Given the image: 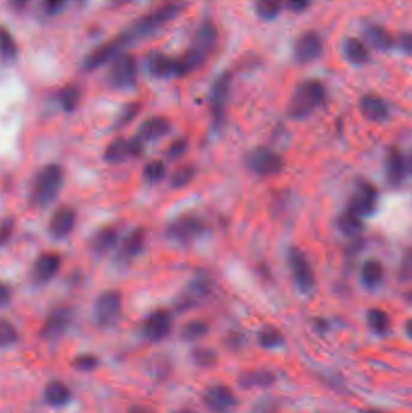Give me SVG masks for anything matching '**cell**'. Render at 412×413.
<instances>
[{
    "instance_id": "6da1fadb",
    "label": "cell",
    "mask_w": 412,
    "mask_h": 413,
    "mask_svg": "<svg viewBox=\"0 0 412 413\" xmlns=\"http://www.w3.org/2000/svg\"><path fill=\"white\" fill-rule=\"evenodd\" d=\"M184 8V3L175 1L164 5L153 12L143 16L112 40L87 53L83 60L81 68L86 71H92L107 65L108 62H112L120 53H123V50L131 44L141 40L143 37H149L161 27H164V24H169V21H172L183 11Z\"/></svg>"
},
{
    "instance_id": "7a4b0ae2",
    "label": "cell",
    "mask_w": 412,
    "mask_h": 413,
    "mask_svg": "<svg viewBox=\"0 0 412 413\" xmlns=\"http://www.w3.org/2000/svg\"><path fill=\"white\" fill-rule=\"evenodd\" d=\"M216 39L218 32L216 27L211 22L202 24L192 39L191 49L182 58L177 60L178 76H184L203 65L216 47Z\"/></svg>"
},
{
    "instance_id": "3957f363",
    "label": "cell",
    "mask_w": 412,
    "mask_h": 413,
    "mask_svg": "<svg viewBox=\"0 0 412 413\" xmlns=\"http://www.w3.org/2000/svg\"><path fill=\"white\" fill-rule=\"evenodd\" d=\"M325 90L323 85L316 80L300 84L291 96L288 112L293 119L301 120L309 117L324 102Z\"/></svg>"
},
{
    "instance_id": "277c9868",
    "label": "cell",
    "mask_w": 412,
    "mask_h": 413,
    "mask_svg": "<svg viewBox=\"0 0 412 413\" xmlns=\"http://www.w3.org/2000/svg\"><path fill=\"white\" fill-rule=\"evenodd\" d=\"M63 184V169L60 165L51 163L42 167L34 178L33 202L37 205H46L56 199Z\"/></svg>"
},
{
    "instance_id": "5b68a950",
    "label": "cell",
    "mask_w": 412,
    "mask_h": 413,
    "mask_svg": "<svg viewBox=\"0 0 412 413\" xmlns=\"http://www.w3.org/2000/svg\"><path fill=\"white\" fill-rule=\"evenodd\" d=\"M138 68L135 57L120 53L112 60L108 71V83L117 90H131L137 85Z\"/></svg>"
},
{
    "instance_id": "8992f818",
    "label": "cell",
    "mask_w": 412,
    "mask_h": 413,
    "mask_svg": "<svg viewBox=\"0 0 412 413\" xmlns=\"http://www.w3.org/2000/svg\"><path fill=\"white\" fill-rule=\"evenodd\" d=\"M121 312V294L117 290H107L99 295L94 303V321L99 328H110L120 319Z\"/></svg>"
},
{
    "instance_id": "52a82bcc",
    "label": "cell",
    "mask_w": 412,
    "mask_h": 413,
    "mask_svg": "<svg viewBox=\"0 0 412 413\" xmlns=\"http://www.w3.org/2000/svg\"><path fill=\"white\" fill-rule=\"evenodd\" d=\"M74 319L71 308L58 306L47 314L40 329V337L46 342H57L68 332Z\"/></svg>"
},
{
    "instance_id": "ba28073f",
    "label": "cell",
    "mask_w": 412,
    "mask_h": 413,
    "mask_svg": "<svg viewBox=\"0 0 412 413\" xmlns=\"http://www.w3.org/2000/svg\"><path fill=\"white\" fill-rule=\"evenodd\" d=\"M249 171L259 177H272L281 173L283 169V160L271 149L257 148L252 150L246 158Z\"/></svg>"
},
{
    "instance_id": "9c48e42d",
    "label": "cell",
    "mask_w": 412,
    "mask_h": 413,
    "mask_svg": "<svg viewBox=\"0 0 412 413\" xmlns=\"http://www.w3.org/2000/svg\"><path fill=\"white\" fill-rule=\"evenodd\" d=\"M202 401L212 413H232L239 405L232 389L225 385H212L202 393Z\"/></svg>"
},
{
    "instance_id": "30bf717a",
    "label": "cell",
    "mask_w": 412,
    "mask_h": 413,
    "mask_svg": "<svg viewBox=\"0 0 412 413\" xmlns=\"http://www.w3.org/2000/svg\"><path fill=\"white\" fill-rule=\"evenodd\" d=\"M288 262L298 289L302 294L311 293L314 289L316 280L314 269L309 265L306 255L298 248H291L288 253Z\"/></svg>"
},
{
    "instance_id": "8fae6325",
    "label": "cell",
    "mask_w": 412,
    "mask_h": 413,
    "mask_svg": "<svg viewBox=\"0 0 412 413\" xmlns=\"http://www.w3.org/2000/svg\"><path fill=\"white\" fill-rule=\"evenodd\" d=\"M173 325L172 316L167 311H155L148 316L143 326L141 334L144 339L153 344H159L169 336Z\"/></svg>"
},
{
    "instance_id": "7c38bea8",
    "label": "cell",
    "mask_w": 412,
    "mask_h": 413,
    "mask_svg": "<svg viewBox=\"0 0 412 413\" xmlns=\"http://www.w3.org/2000/svg\"><path fill=\"white\" fill-rule=\"evenodd\" d=\"M206 225L200 219L183 217L174 220L167 228V236L180 244H187L205 233Z\"/></svg>"
},
{
    "instance_id": "4fadbf2b",
    "label": "cell",
    "mask_w": 412,
    "mask_h": 413,
    "mask_svg": "<svg viewBox=\"0 0 412 413\" xmlns=\"http://www.w3.org/2000/svg\"><path fill=\"white\" fill-rule=\"evenodd\" d=\"M144 151V143L138 137L132 140L119 138L105 149L104 158L110 163H120L128 158H138Z\"/></svg>"
},
{
    "instance_id": "5bb4252c",
    "label": "cell",
    "mask_w": 412,
    "mask_h": 413,
    "mask_svg": "<svg viewBox=\"0 0 412 413\" xmlns=\"http://www.w3.org/2000/svg\"><path fill=\"white\" fill-rule=\"evenodd\" d=\"M377 202V191L374 186L366 181H361L357 185V190L352 197L348 210L357 214L361 219L370 217L374 213Z\"/></svg>"
},
{
    "instance_id": "9a60e30c",
    "label": "cell",
    "mask_w": 412,
    "mask_h": 413,
    "mask_svg": "<svg viewBox=\"0 0 412 413\" xmlns=\"http://www.w3.org/2000/svg\"><path fill=\"white\" fill-rule=\"evenodd\" d=\"M231 76L228 73L221 75L213 85L211 91V112L213 121L221 127L225 117V109L229 101Z\"/></svg>"
},
{
    "instance_id": "2e32d148",
    "label": "cell",
    "mask_w": 412,
    "mask_h": 413,
    "mask_svg": "<svg viewBox=\"0 0 412 413\" xmlns=\"http://www.w3.org/2000/svg\"><path fill=\"white\" fill-rule=\"evenodd\" d=\"M323 51V42L316 32H307L298 39L295 58L300 63H309L317 60Z\"/></svg>"
},
{
    "instance_id": "e0dca14e",
    "label": "cell",
    "mask_w": 412,
    "mask_h": 413,
    "mask_svg": "<svg viewBox=\"0 0 412 413\" xmlns=\"http://www.w3.org/2000/svg\"><path fill=\"white\" fill-rule=\"evenodd\" d=\"M61 256L56 253H45L37 258L33 266L34 282L46 284L51 280L61 269Z\"/></svg>"
},
{
    "instance_id": "ac0fdd59",
    "label": "cell",
    "mask_w": 412,
    "mask_h": 413,
    "mask_svg": "<svg viewBox=\"0 0 412 413\" xmlns=\"http://www.w3.org/2000/svg\"><path fill=\"white\" fill-rule=\"evenodd\" d=\"M276 382V375L268 369H254L241 372L237 383L243 389H265Z\"/></svg>"
},
{
    "instance_id": "d6986e66",
    "label": "cell",
    "mask_w": 412,
    "mask_h": 413,
    "mask_svg": "<svg viewBox=\"0 0 412 413\" xmlns=\"http://www.w3.org/2000/svg\"><path fill=\"white\" fill-rule=\"evenodd\" d=\"M386 173L389 185L399 187L408 176V162L403 153L398 149H392L387 156Z\"/></svg>"
},
{
    "instance_id": "ffe728a7",
    "label": "cell",
    "mask_w": 412,
    "mask_h": 413,
    "mask_svg": "<svg viewBox=\"0 0 412 413\" xmlns=\"http://www.w3.org/2000/svg\"><path fill=\"white\" fill-rule=\"evenodd\" d=\"M75 223L76 212L71 207H63L52 215L49 224V230L55 238H65L73 231Z\"/></svg>"
},
{
    "instance_id": "44dd1931",
    "label": "cell",
    "mask_w": 412,
    "mask_h": 413,
    "mask_svg": "<svg viewBox=\"0 0 412 413\" xmlns=\"http://www.w3.org/2000/svg\"><path fill=\"white\" fill-rule=\"evenodd\" d=\"M361 115L372 122H384L389 117V108L382 98L364 96L359 102Z\"/></svg>"
},
{
    "instance_id": "7402d4cb",
    "label": "cell",
    "mask_w": 412,
    "mask_h": 413,
    "mask_svg": "<svg viewBox=\"0 0 412 413\" xmlns=\"http://www.w3.org/2000/svg\"><path fill=\"white\" fill-rule=\"evenodd\" d=\"M42 396L49 406L63 407L71 400V390L65 382L53 380L45 385Z\"/></svg>"
},
{
    "instance_id": "603a6c76",
    "label": "cell",
    "mask_w": 412,
    "mask_h": 413,
    "mask_svg": "<svg viewBox=\"0 0 412 413\" xmlns=\"http://www.w3.org/2000/svg\"><path fill=\"white\" fill-rule=\"evenodd\" d=\"M171 125L164 117H153L144 121L138 130V138L144 143L150 140H157L169 133Z\"/></svg>"
},
{
    "instance_id": "cb8c5ba5",
    "label": "cell",
    "mask_w": 412,
    "mask_h": 413,
    "mask_svg": "<svg viewBox=\"0 0 412 413\" xmlns=\"http://www.w3.org/2000/svg\"><path fill=\"white\" fill-rule=\"evenodd\" d=\"M117 231L112 228H99L98 231L94 233V236L89 239V248L91 251L98 254L104 255L112 251L117 243Z\"/></svg>"
},
{
    "instance_id": "d4e9b609",
    "label": "cell",
    "mask_w": 412,
    "mask_h": 413,
    "mask_svg": "<svg viewBox=\"0 0 412 413\" xmlns=\"http://www.w3.org/2000/svg\"><path fill=\"white\" fill-rule=\"evenodd\" d=\"M148 69L157 78L177 76V62L162 53H153L148 57Z\"/></svg>"
},
{
    "instance_id": "484cf974",
    "label": "cell",
    "mask_w": 412,
    "mask_h": 413,
    "mask_svg": "<svg viewBox=\"0 0 412 413\" xmlns=\"http://www.w3.org/2000/svg\"><path fill=\"white\" fill-rule=\"evenodd\" d=\"M144 242H146V231L143 228H137L133 233H130L122 243L120 256L123 260H128L141 254V251L144 248Z\"/></svg>"
},
{
    "instance_id": "4316f807",
    "label": "cell",
    "mask_w": 412,
    "mask_h": 413,
    "mask_svg": "<svg viewBox=\"0 0 412 413\" xmlns=\"http://www.w3.org/2000/svg\"><path fill=\"white\" fill-rule=\"evenodd\" d=\"M361 280L368 289L379 287L384 280V267L379 261L368 260L361 269Z\"/></svg>"
},
{
    "instance_id": "83f0119b",
    "label": "cell",
    "mask_w": 412,
    "mask_h": 413,
    "mask_svg": "<svg viewBox=\"0 0 412 413\" xmlns=\"http://www.w3.org/2000/svg\"><path fill=\"white\" fill-rule=\"evenodd\" d=\"M343 52L345 57L352 65H364L369 58V51L366 49V44L356 37H348L343 44Z\"/></svg>"
},
{
    "instance_id": "f1b7e54d",
    "label": "cell",
    "mask_w": 412,
    "mask_h": 413,
    "mask_svg": "<svg viewBox=\"0 0 412 413\" xmlns=\"http://www.w3.org/2000/svg\"><path fill=\"white\" fill-rule=\"evenodd\" d=\"M366 40L376 51L384 52L393 45V37L382 27H370L366 32Z\"/></svg>"
},
{
    "instance_id": "f546056e",
    "label": "cell",
    "mask_w": 412,
    "mask_h": 413,
    "mask_svg": "<svg viewBox=\"0 0 412 413\" xmlns=\"http://www.w3.org/2000/svg\"><path fill=\"white\" fill-rule=\"evenodd\" d=\"M337 226L346 236H358L363 231V220L361 217L347 209V212L341 214V217L337 220Z\"/></svg>"
},
{
    "instance_id": "4dcf8cb0",
    "label": "cell",
    "mask_w": 412,
    "mask_h": 413,
    "mask_svg": "<svg viewBox=\"0 0 412 413\" xmlns=\"http://www.w3.org/2000/svg\"><path fill=\"white\" fill-rule=\"evenodd\" d=\"M368 325L371 331L376 335H386L390 328V319L386 312L379 308H372L368 313Z\"/></svg>"
},
{
    "instance_id": "1f68e13d",
    "label": "cell",
    "mask_w": 412,
    "mask_h": 413,
    "mask_svg": "<svg viewBox=\"0 0 412 413\" xmlns=\"http://www.w3.org/2000/svg\"><path fill=\"white\" fill-rule=\"evenodd\" d=\"M19 53L17 42L9 29L0 26V57L3 60H12Z\"/></svg>"
},
{
    "instance_id": "d6a6232c",
    "label": "cell",
    "mask_w": 412,
    "mask_h": 413,
    "mask_svg": "<svg viewBox=\"0 0 412 413\" xmlns=\"http://www.w3.org/2000/svg\"><path fill=\"white\" fill-rule=\"evenodd\" d=\"M208 324L203 321H187L180 330V339L185 342H195L203 339L208 334Z\"/></svg>"
},
{
    "instance_id": "836d02e7",
    "label": "cell",
    "mask_w": 412,
    "mask_h": 413,
    "mask_svg": "<svg viewBox=\"0 0 412 413\" xmlns=\"http://www.w3.org/2000/svg\"><path fill=\"white\" fill-rule=\"evenodd\" d=\"M258 342L262 348H280L284 344V337L280 330L273 326H265L260 330L258 335Z\"/></svg>"
},
{
    "instance_id": "e575fe53",
    "label": "cell",
    "mask_w": 412,
    "mask_h": 413,
    "mask_svg": "<svg viewBox=\"0 0 412 413\" xmlns=\"http://www.w3.org/2000/svg\"><path fill=\"white\" fill-rule=\"evenodd\" d=\"M80 96H81V93H80L78 86L67 85L66 87H63L58 94V101H60L62 109L67 112H74L79 104Z\"/></svg>"
},
{
    "instance_id": "d590c367",
    "label": "cell",
    "mask_w": 412,
    "mask_h": 413,
    "mask_svg": "<svg viewBox=\"0 0 412 413\" xmlns=\"http://www.w3.org/2000/svg\"><path fill=\"white\" fill-rule=\"evenodd\" d=\"M191 359L196 366L209 369L218 362V354L214 349L198 347L192 351Z\"/></svg>"
},
{
    "instance_id": "8d00e7d4",
    "label": "cell",
    "mask_w": 412,
    "mask_h": 413,
    "mask_svg": "<svg viewBox=\"0 0 412 413\" xmlns=\"http://www.w3.org/2000/svg\"><path fill=\"white\" fill-rule=\"evenodd\" d=\"M282 0H257V12L264 19H276L281 14Z\"/></svg>"
},
{
    "instance_id": "74e56055",
    "label": "cell",
    "mask_w": 412,
    "mask_h": 413,
    "mask_svg": "<svg viewBox=\"0 0 412 413\" xmlns=\"http://www.w3.org/2000/svg\"><path fill=\"white\" fill-rule=\"evenodd\" d=\"M19 331L12 323L5 319H0V349L8 348L17 344Z\"/></svg>"
},
{
    "instance_id": "f35d334b",
    "label": "cell",
    "mask_w": 412,
    "mask_h": 413,
    "mask_svg": "<svg viewBox=\"0 0 412 413\" xmlns=\"http://www.w3.org/2000/svg\"><path fill=\"white\" fill-rule=\"evenodd\" d=\"M71 366L78 371H94L99 366V357L94 354H80L73 359Z\"/></svg>"
},
{
    "instance_id": "ab89813d",
    "label": "cell",
    "mask_w": 412,
    "mask_h": 413,
    "mask_svg": "<svg viewBox=\"0 0 412 413\" xmlns=\"http://www.w3.org/2000/svg\"><path fill=\"white\" fill-rule=\"evenodd\" d=\"M166 172H167L166 165L162 161L157 160V161H151L148 163L144 168L143 174H144L146 181L155 184V183H159L164 179Z\"/></svg>"
},
{
    "instance_id": "60d3db41",
    "label": "cell",
    "mask_w": 412,
    "mask_h": 413,
    "mask_svg": "<svg viewBox=\"0 0 412 413\" xmlns=\"http://www.w3.org/2000/svg\"><path fill=\"white\" fill-rule=\"evenodd\" d=\"M194 177H195V168L190 167V166L179 168L178 171H175L171 178V186L173 189H182V187H185Z\"/></svg>"
},
{
    "instance_id": "b9f144b4",
    "label": "cell",
    "mask_w": 412,
    "mask_h": 413,
    "mask_svg": "<svg viewBox=\"0 0 412 413\" xmlns=\"http://www.w3.org/2000/svg\"><path fill=\"white\" fill-rule=\"evenodd\" d=\"M139 112H141V104L139 103H128L123 107V109L120 112V115L117 117V126L119 127H125V126L130 125L132 121L138 117Z\"/></svg>"
},
{
    "instance_id": "7bdbcfd3",
    "label": "cell",
    "mask_w": 412,
    "mask_h": 413,
    "mask_svg": "<svg viewBox=\"0 0 412 413\" xmlns=\"http://www.w3.org/2000/svg\"><path fill=\"white\" fill-rule=\"evenodd\" d=\"M280 403L275 396H266L258 400L249 413H277L280 410Z\"/></svg>"
},
{
    "instance_id": "ee69618b",
    "label": "cell",
    "mask_w": 412,
    "mask_h": 413,
    "mask_svg": "<svg viewBox=\"0 0 412 413\" xmlns=\"http://www.w3.org/2000/svg\"><path fill=\"white\" fill-rule=\"evenodd\" d=\"M211 282L206 278H197L190 284V293L192 295H197V296H203V295H207V294L209 293V290H211Z\"/></svg>"
},
{
    "instance_id": "f6af8a7d",
    "label": "cell",
    "mask_w": 412,
    "mask_h": 413,
    "mask_svg": "<svg viewBox=\"0 0 412 413\" xmlns=\"http://www.w3.org/2000/svg\"><path fill=\"white\" fill-rule=\"evenodd\" d=\"M187 142L185 140H178L173 142L167 149V156L172 160L182 158L187 153Z\"/></svg>"
},
{
    "instance_id": "bcb514c9",
    "label": "cell",
    "mask_w": 412,
    "mask_h": 413,
    "mask_svg": "<svg viewBox=\"0 0 412 413\" xmlns=\"http://www.w3.org/2000/svg\"><path fill=\"white\" fill-rule=\"evenodd\" d=\"M15 223L11 218L4 219L0 224V246H4L9 242L14 233Z\"/></svg>"
},
{
    "instance_id": "7dc6e473",
    "label": "cell",
    "mask_w": 412,
    "mask_h": 413,
    "mask_svg": "<svg viewBox=\"0 0 412 413\" xmlns=\"http://www.w3.org/2000/svg\"><path fill=\"white\" fill-rule=\"evenodd\" d=\"M68 0H42V8L49 15H57L66 8Z\"/></svg>"
},
{
    "instance_id": "c3c4849f",
    "label": "cell",
    "mask_w": 412,
    "mask_h": 413,
    "mask_svg": "<svg viewBox=\"0 0 412 413\" xmlns=\"http://www.w3.org/2000/svg\"><path fill=\"white\" fill-rule=\"evenodd\" d=\"M312 0H286V6L288 9L294 11V12H301L309 8Z\"/></svg>"
},
{
    "instance_id": "681fc988",
    "label": "cell",
    "mask_w": 412,
    "mask_h": 413,
    "mask_svg": "<svg viewBox=\"0 0 412 413\" xmlns=\"http://www.w3.org/2000/svg\"><path fill=\"white\" fill-rule=\"evenodd\" d=\"M11 297H12L11 289L6 284L0 282V308L8 306L11 301Z\"/></svg>"
},
{
    "instance_id": "f907efd6",
    "label": "cell",
    "mask_w": 412,
    "mask_h": 413,
    "mask_svg": "<svg viewBox=\"0 0 412 413\" xmlns=\"http://www.w3.org/2000/svg\"><path fill=\"white\" fill-rule=\"evenodd\" d=\"M9 5L15 10H24L28 5L29 0H8Z\"/></svg>"
},
{
    "instance_id": "816d5d0a",
    "label": "cell",
    "mask_w": 412,
    "mask_h": 413,
    "mask_svg": "<svg viewBox=\"0 0 412 413\" xmlns=\"http://www.w3.org/2000/svg\"><path fill=\"white\" fill-rule=\"evenodd\" d=\"M127 413H153L149 407H146L144 405H133Z\"/></svg>"
},
{
    "instance_id": "f5cc1de1",
    "label": "cell",
    "mask_w": 412,
    "mask_h": 413,
    "mask_svg": "<svg viewBox=\"0 0 412 413\" xmlns=\"http://www.w3.org/2000/svg\"><path fill=\"white\" fill-rule=\"evenodd\" d=\"M314 328L319 332H325L329 328L328 321H324V319H317L314 321Z\"/></svg>"
},
{
    "instance_id": "db71d44e",
    "label": "cell",
    "mask_w": 412,
    "mask_h": 413,
    "mask_svg": "<svg viewBox=\"0 0 412 413\" xmlns=\"http://www.w3.org/2000/svg\"><path fill=\"white\" fill-rule=\"evenodd\" d=\"M403 37V39H402V47L410 53L412 47L411 37H410L409 34H406V35H404V37Z\"/></svg>"
},
{
    "instance_id": "11a10c76",
    "label": "cell",
    "mask_w": 412,
    "mask_h": 413,
    "mask_svg": "<svg viewBox=\"0 0 412 413\" xmlns=\"http://www.w3.org/2000/svg\"><path fill=\"white\" fill-rule=\"evenodd\" d=\"M135 0H109V4L112 6H123V5L130 4Z\"/></svg>"
},
{
    "instance_id": "9f6ffc18",
    "label": "cell",
    "mask_w": 412,
    "mask_h": 413,
    "mask_svg": "<svg viewBox=\"0 0 412 413\" xmlns=\"http://www.w3.org/2000/svg\"><path fill=\"white\" fill-rule=\"evenodd\" d=\"M172 413H200L195 411V410L191 409H180L177 410V411H173Z\"/></svg>"
},
{
    "instance_id": "6f0895ef",
    "label": "cell",
    "mask_w": 412,
    "mask_h": 413,
    "mask_svg": "<svg viewBox=\"0 0 412 413\" xmlns=\"http://www.w3.org/2000/svg\"><path fill=\"white\" fill-rule=\"evenodd\" d=\"M363 413H389L386 412V411H381V410H366Z\"/></svg>"
},
{
    "instance_id": "680465c9",
    "label": "cell",
    "mask_w": 412,
    "mask_h": 413,
    "mask_svg": "<svg viewBox=\"0 0 412 413\" xmlns=\"http://www.w3.org/2000/svg\"><path fill=\"white\" fill-rule=\"evenodd\" d=\"M78 1H84V0H78Z\"/></svg>"
}]
</instances>
